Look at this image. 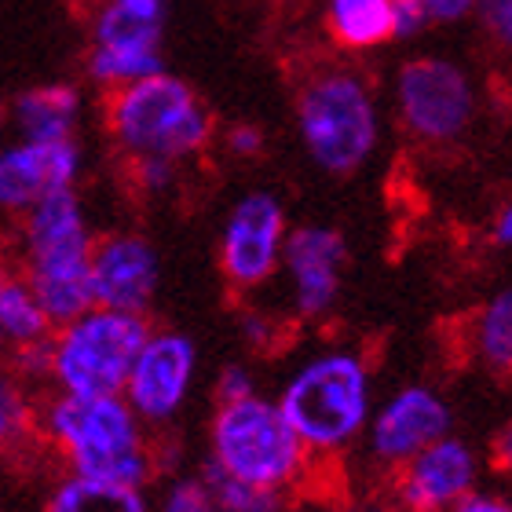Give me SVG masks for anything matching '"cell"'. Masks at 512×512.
Instances as JSON below:
<instances>
[{
	"label": "cell",
	"instance_id": "22",
	"mask_svg": "<svg viewBox=\"0 0 512 512\" xmlns=\"http://www.w3.org/2000/svg\"><path fill=\"white\" fill-rule=\"evenodd\" d=\"M198 483L205 487L216 512H282V494L271 487H253L246 480H235L216 461H205Z\"/></svg>",
	"mask_w": 512,
	"mask_h": 512
},
{
	"label": "cell",
	"instance_id": "19",
	"mask_svg": "<svg viewBox=\"0 0 512 512\" xmlns=\"http://www.w3.org/2000/svg\"><path fill=\"white\" fill-rule=\"evenodd\" d=\"M48 512H147V498L139 494V487H128V483L70 476L55 487Z\"/></svg>",
	"mask_w": 512,
	"mask_h": 512
},
{
	"label": "cell",
	"instance_id": "6",
	"mask_svg": "<svg viewBox=\"0 0 512 512\" xmlns=\"http://www.w3.org/2000/svg\"><path fill=\"white\" fill-rule=\"evenodd\" d=\"M304 458L308 447L271 399L246 395L224 403L213 417V461L235 480L282 491L300 476Z\"/></svg>",
	"mask_w": 512,
	"mask_h": 512
},
{
	"label": "cell",
	"instance_id": "33",
	"mask_svg": "<svg viewBox=\"0 0 512 512\" xmlns=\"http://www.w3.org/2000/svg\"><path fill=\"white\" fill-rule=\"evenodd\" d=\"M447 512H512L509 502L491 498V494H465L454 505H447Z\"/></svg>",
	"mask_w": 512,
	"mask_h": 512
},
{
	"label": "cell",
	"instance_id": "16",
	"mask_svg": "<svg viewBox=\"0 0 512 512\" xmlns=\"http://www.w3.org/2000/svg\"><path fill=\"white\" fill-rule=\"evenodd\" d=\"M169 4L172 0H99L92 37L114 48H161Z\"/></svg>",
	"mask_w": 512,
	"mask_h": 512
},
{
	"label": "cell",
	"instance_id": "35",
	"mask_svg": "<svg viewBox=\"0 0 512 512\" xmlns=\"http://www.w3.org/2000/svg\"><path fill=\"white\" fill-rule=\"evenodd\" d=\"M494 242H498V246H509L512 242V209H502V216H498V224H494Z\"/></svg>",
	"mask_w": 512,
	"mask_h": 512
},
{
	"label": "cell",
	"instance_id": "9",
	"mask_svg": "<svg viewBox=\"0 0 512 512\" xmlns=\"http://www.w3.org/2000/svg\"><path fill=\"white\" fill-rule=\"evenodd\" d=\"M198 352L183 333H150L125 377V403L150 425H165L180 414L191 395Z\"/></svg>",
	"mask_w": 512,
	"mask_h": 512
},
{
	"label": "cell",
	"instance_id": "31",
	"mask_svg": "<svg viewBox=\"0 0 512 512\" xmlns=\"http://www.w3.org/2000/svg\"><path fill=\"white\" fill-rule=\"evenodd\" d=\"M227 147H231V154H238V158H256V154L264 150V132L256 125H238L227 132Z\"/></svg>",
	"mask_w": 512,
	"mask_h": 512
},
{
	"label": "cell",
	"instance_id": "14",
	"mask_svg": "<svg viewBox=\"0 0 512 512\" xmlns=\"http://www.w3.org/2000/svg\"><path fill=\"white\" fill-rule=\"evenodd\" d=\"M454 425L450 403L439 392L414 384L395 392L370 421V447L381 461H406L417 450L443 439Z\"/></svg>",
	"mask_w": 512,
	"mask_h": 512
},
{
	"label": "cell",
	"instance_id": "37",
	"mask_svg": "<svg viewBox=\"0 0 512 512\" xmlns=\"http://www.w3.org/2000/svg\"><path fill=\"white\" fill-rule=\"evenodd\" d=\"M0 121H4V110H0Z\"/></svg>",
	"mask_w": 512,
	"mask_h": 512
},
{
	"label": "cell",
	"instance_id": "18",
	"mask_svg": "<svg viewBox=\"0 0 512 512\" xmlns=\"http://www.w3.org/2000/svg\"><path fill=\"white\" fill-rule=\"evenodd\" d=\"M326 30L348 52L392 41V0H326Z\"/></svg>",
	"mask_w": 512,
	"mask_h": 512
},
{
	"label": "cell",
	"instance_id": "5",
	"mask_svg": "<svg viewBox=\"0 0 512 512\" xmlns=\"http://www.w3.org/2000/svg\"><path fill=\"white\" fill-rule=\"evenodd\" d=\"M370 370L352 352H326L304 363L278 399L308 450L348 447L370 421Z\"/></svg>",
	"mask_w": 512,
	"mask_h": 512
},
{
	"label": "cell",
	"instance_id": "1",
	"mask_svg": "<svg viewBox=\"0 0 512 512\" xmlns=\"http://www.w3.org/2000/svg\"><path fill=\"white\" fill-rule=\"evenodd\" d=\"M26 282L41 300L52 326L77 319L92 308L88 260H92V231L74 187L41 194L26 209Z\"/></svg>",
	"mask_w": 512,
	"mask_h": 512
},
{
	"label": "cell",
	"instance_id": "17",
	"mask_svg": "<svg viewBox=\"0 0 512 512\" xmlns=\"http://www.w3.org/2000/svg\"><path fill=\"white\" fill-rule=\"evenodd\" d=\"M77 118H81V92L74 85H41L15 99V125L22 139L33 143L74 136Z\"/></svg>",
	"mask_w": 512,
	"mask_h": 512
},
{
	"label": "cell",
	"instance_id": "27",
	"mask_svg": "<svg viewBox=\"0 0 512 512\" xmlns=\"http://www.w3.org/2000/svg\"><path fill=\"white\" fill-rule=\"evenodd\" d=\"M472 11H480L483 26L491 30L494 41H512V0H472Z\"/></svg>",
	"mask_w": 512,
	"mask_h": 512
},
{
	"label": "cell",
	"instance_id": "7",
	"mask_svg": "<svg viewBox=\"0 0 512 512\" xmlns=\"http://www.w3.org/2000/svg\"><path fill=\"white\" fill-rule=\"evenodd\" d=\"M147 337L143 315L92 304L52 341V377L70 395H121Z\"/></svg>",
	"mask_w": 512,
	"mask_h": 512
},
{
	"label": "cell",
	"instance_id": "15",
	"mask_svg": "<svg viewBox=\"0 0 512 512\" xmlns=\"http://www.w3.org/2000/svg\"><path fill=\"white\" fill-rule=\"evenodd\" d=\"M476 476H480V461L472 447L447 432L443 439L417 450L414 458H406L403 502L414 512H439L472 494Z\"/></svg>",
	"mask_w": 512,
	"mask_h": 512
},
{
	"label": "cell",
	"instance_id": "29",
	"mask_svg": "<svg viewBox=\"0 0 512 512\" xmlns=\"http://www.w3.org/2000/svg\"><path fill=\"white\" fill-rule=\"evenodd\" d=\"M15 363H19L22 374H30V377L52 374V341H48V337H41V341L19 344V355H15Z\"/></svg>",
	"mask_w": 512,
	"mask_h": 512
},
{
	"label": "cell",
	"instance_id": "10",
	"mask_svg": "<svg viewBox=\"0 0 512 512\" xmlns=\"http://www.w3.org/2000/svg\"><path fill=\"white\" fill-rule=\"evenodd\" d=\"M282 238H286V213L275 194L253 191L231 209L220 242L227 278L238 289L264 286L278 271L282 260Z\"/></svg>",
	"mask_w": 512,
	"mask_h": 512
},
{
	"label": "cell",
	"instance_id": "20",
	"mask_svg": "<svg viewBox=\"0 0 512 512\" xmlns=\"http://www.w3.org/2000/svg\"><path fill=\"white\" fill-rule=\"evenodd\" d=\"M165 70V59H161V48H114V44H96L92 55H88V77L96 81L99 88H114L132 85L139 77H150Z\"/></svg>",
	"mask_w": 512,
	"mask_h": 512
},
{
	"label": "cell",
	"instance_id": "11",
	"mask_svg": "<svg viewBox=\"0 0 512 512\" xmlns=\"http://www.w3.org/2000/svg\"><path fill=\"white\" fill-rule=\"evenodd\" d=\"M161 264L147 238L139 235H110L92 242L88 260V286L96 308L132 311L147 315L150 300L158 293Z\"/></svg>",
	"mask_w": 512,
	"mask_h": 512
},
{
	"label": "cell",
	"instance_id": "30",
	"mask_svg": "<svg viewBox=\"0 0 512 512\" xmlns=\"http://www.w3.org/2000/svg\"><path fill=\"white\" fill-rule=\"evenodd\" d=\"M216 395H220V403H235V399H246L253 395V381L242 366H227L224 374H220V384H216Z\"/></svg>",
	"mask_w": 512,
	"mask_h": 512
},
{
	"label": "cell",
	"instance_id": "3",
	"mask_svg": "<svg viewBox=\"0 0 512 512\" xmlns=\"http://www.w3.org/2000/svg\"><path fill=\"white\" fill-rule=\"evenodd\" d=\"M297 128L311 161L330 176H352L374 158L381 139L377 99L363 74L326 66L300 85Z\"/></svg>",
	"mask_w": 512,
	"mask_h": 512
},
{
	"label": "cell",
	"instance_id": "34",
	"mask_svg": "<svg viewBox=\"0 0 512 512\" xmlns=\"http://www.w3.org/2000/svg\"><path fill=\"white\" fill-rule=\"evenodd\" d=\"M242 333H246V341L253 344V348H264V344L271 341V322H267L264 315H246V319H242Z\"/></svg>",
	"mask_w": 512,
	"mask_h": 512
},
{
	"label": "cell",
	"instance_id": "4",
	"mask_svg": "<svg viewBox=\"0 0 512 512\" xmlns=\"http://www.w3.org/2000/svg\"><path fill=\"white\" fill-rule=\"evenodd\" d=\"M110 136L128 158H191L213 139V114L180 77L158 74L121 85L107 99Z\"/></svg>",
	"mask_w": 512,
	"mask_h": 512
},
{
	"label": "cell",
	"instance_id": "28",
	"mask_svg": "<svg viewBox=\"0 0 512 512\" xmlns=\"http://www.w3.org/2000/svg\"><path fill=\"white\" fill-rule=\"evenodd\" d=\"M425 8L421 0H392V37L395 41H410L417 33L425 30Z\"/></svg>",
	"mask_w": 512,
	"mask_h": 512
},
{
	"label": "cell",
	"instance_id": "32",
	"mask_svg": "<svg viewBox=\"0 0 512 512\" xmlns=\"http://www.w3.org/2000/svg\"><path fill=\"white\" fill-rule=\"evenodd\" d=\"M428 22H461L472 15V0H421Z\"/></svg>",
	"mask_w": 512,
	"mask_h": 512
},
{
	"label": "cell",
	"instance_id": "36",
	"mask_svg": "<svg viewBox=\"0 0 512 512\" xmlns=\"http://www.w3.org/2000/svg\"><path fill=\"white\" fill-rule=\"evenodd\" d=\"M0 286H4V271H0Z\"/></svg>",
	"mask_w": 512,
	"mask_h": 512
},
{
	"label": "cell",
	"instance_id": "23",
	"mask_svg": "<svg viewBox=\"0 0 512 512\" xmlns=\"http://www.w3.org/2000/svg\"><path fill=\"white\" fill-rule=\"evenodd\" d=\"M480 355L494 370H509L512 363V293H498L480 315Z\"/></svg>",
	"mask_w": 512,
	"mask_h": 512
},
{
	"label": "cell",
	"instance_id": "12",
	"mask_svg": "<svg viewBox=\"0 0 512 512\" xmlns=\"http://www.w3.org/2000/svg\"><path fill=\"white\" fill-rule=\"evenodd\" d=\"M293 282V304L304 319H322L337 304L341 293V271L348 264V242L341 231L322 224H304L286 231L282 238V260Z\"/></svg>",
	"mask_w": 512,
	"mask_h": 512
},
{
	"label": "cell",
	"instance_id": "26",
	"mask_svg": "<svg viewBox=\"0 0 512 512\" xmlns=\"http://www.w3.org/2000/svg\"><path fill=\"white\" fill-rule=\"evenodd\" d=\"M161 512H216L213 502H209V494L198 480H183L176 483L161 505Z\"/></svg>",
	"mask_w": 512,
	"mask_h": 512
},
{
	"label": "cell",
	"instance_id": "25",
	"mask_svg": "<svg viewBox=\"0 0 512 512\" xmlns=\"http://www.w3.org/2000/svg\"><path fill=\"white\" fill-rule=\"evenodd\" d=\"M132 172H136V183L143 191L161 194L176 183V161L158 158V154H147V158H132Z\"/></svg>",
	"mask_w": 512,
	"mask_h": 512
},
{
	"label": "cell",
	"instance_id": "21",
	"mask_svg": "<svg viewBox=\"0 0 512 512\" xmlns=\"http://www.w3.org/2000/svg\"><path fill=\"white\" fill-rule=\"evenodd\" d=\"M52 322L44 315L41 300L33 297L26 278H4L0 286V337L15 344H30L48 337Z\"/></svg>",
	"mask_w": 512,
	"mask_h": 512
},
{
	"label": "cell",
	"instance_id": "2",
	"mask_svg": "<svg viewBox=\"0 0 512 512\" xmlns=\"http://www.w3.org/2000/svg\"><path fill=\"white\" fill-rule=\"evenodd\" d=\"M48 436L66 450L74 476L143 487L150 476V454L143 447L139 417L121 395L63 392L44 410Z\"/></svg>",
	"mask_w": 512,
	"mask_h": 512
},
{
	"label": "cell",
	"instance_id": "13",
	"mask_svg": "<svg viewBox=\"0 0 512 512\" xmlns=\"http://www.w3.org/2000/svg\"><path fill=\"white\" fill-rule=\"evenodd\" d=\"M81 147L74 136L33 143L22 139L15 147L0 150V209L26 213L41 194L74 187L81 176Z\"/></svg>",
	"mask_w": 512,
	"mask_h": 512
},
{
	"label": "cell",
	"instance_id": "24",
	"mask_svg": "<svg viewBox=\"0 0 512 512\" xmlns=\"http://www.w3.org/2000/svg\"><path fill=\"white\" fill-rule=\"evenodd\" d=\"M33 432V414L26 395L19 392V384L0 374V450L19 447L22 439H30Z\"/></svg>",
	"mask_w": 512,
	"mask_h": 512
},
{
	"label": "cell",
	"instance_id": "8",
	"mask_svg": "<svg viewBox=\"0 0 512 512\" xmlns=\"http://www.w3.org/2000/svg\"><path fill=\"white\" fill-rule=\"evenodd\" d=\"M395 107L410 136L443 147L469 136L480 110V92L458 63L443 55H421L403 63L395 77Z\"/></svg>",
	"mask_w": 512,
	"mask_h": 512
}]
</instances>
